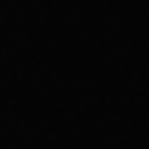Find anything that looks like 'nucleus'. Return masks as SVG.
<instances>
[]
</instances>
